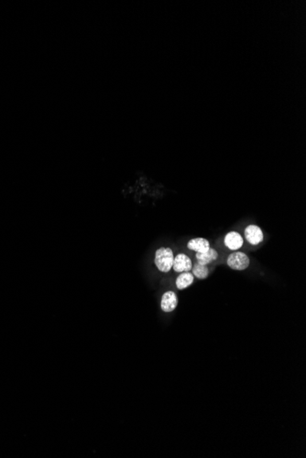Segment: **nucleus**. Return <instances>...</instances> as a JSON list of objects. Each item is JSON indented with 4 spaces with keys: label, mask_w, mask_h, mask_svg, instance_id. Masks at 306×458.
<instances>
[{
    "label": "nucleus",
    "mask_w": 306,
    "mask_h": 458,
    "mask_svg": "<svg viewBox=\"0 0 306 458\" xmlns=\"http://www.w3.org/2000/svg\"><path fill=\"white\" fill-rule=\"evenodd\" d=\"M226 264L233 270L243 271L246 270L250 264V260L246 253L242 252H234L226 260Z\"/></svg>",
    "instance_id": "nucleus-2"
},
{
    "label": "nucleus",
    "mask_w": 306,
    "mask_h": 458,
    "mask_svg": "<svg viewBox=\"0 0 306 458\" xmlns=\"http://www.w3.org/2000/svg\"><path fill=\"white\" fill-rule=\"evenodd\" d=\"M187 248L191 251H195L197 253L207 252L210 249L209 241L204 238H195L188 241Z\"/></svg>",
    "instance_id": "nucleus-7"
},
{
    "label": "nucleus",
    "mask_w": 306,
    "mask_h": 458,
    "mask_svg": "<svg viewBox=\"0 0 306 458\" xmlns=\"http://www.w3.org/2000/svg\"><path fill=\"white\" fill-rule=\"evenodd\" d=\"M178 305V297L174 291H167L162 295L161 308L165 313L173 312Z\"/></svg>",
    "instance_id": "nucleus-3"
},
{
    "label": "nucleus",
    "mask_w": 306,
    "mask_h": 458,
    "mask_svg": "<svg viewBox=\"0 0 306 458\" xmlns=\"http://www.w3.org/2000/svg\"><path fill=\"white\" fill-rule=\"evenodd\" d=\"M192 270H193V275L200 280H204L207 278L209 275V270L206 265L196 264L192 267Z\"/></svg>",
    "instance_id": "nucleus-10"
},
{
    "label": "nucleus",
    "mask_w": 306,
    "mask_h": 458,
    "mask_svg": "<svg viewBox=\"0 0 306 458\" xmlns=\"http://www.w3.org/2000/svg\"><path fill=\"white\" fill-rule=\"evenodd\" d=\"M245 237L251 245H258L264 239L262 230L257 225H248L245 229Z\"/></svg>",
    "instance_id": "nucleus-5"
},
{
    "label": "nucleus",
    "mask_w": 306,
    "mask_h": 458,
    "mask_svg": "<svg viewBox=\"0 0 306 458\" xmlns=\"http://www.w3.org/2000/svg\"><path fill=\"white\" fill-rule=\"evenodd\" d=\"M195 276L190 272H185V273H181V275L176 278L175 285L176 287L179 290H184L187 287H190L191 285L194 283Z\"/></svg>",
    "instance_id": "nucleus-9"
},
{
    "label": "nucleus",
    "mask_w": 306,
    "mask_h": 458,
    "mask_svg": "<svg viewBox=\"0 0 306 458\" xmlns=\"http://www.w3.org/2000/svg\"><path fill=\"white\" fill-rule=\"evenodd\" d=\"M174 259V252L172 249L162 247L155 252L154 262L159 271L162 273H169L173 268Z\"/></svg>",
    "instance_id": "nucleus-1"
},
{
    "label": "nucleus",
    "mask_w": 306,
    "mask_h": 458,
    "mask_svg": "<svg viewBox=\"0 0 306 458\" xmlns=\"http://www.w3.org/2000/svg\"><path fill=\"white\" fill-rule=\"evenodd\" d=\"M196 258H197V264L207 265L218 258V253L213 248H210L207 252H203V253H197V252Z\"/></svg>",
    "instance_id": "nucleus-8"
},
{
    "label": "nucleus",
    "mask_w": 306,
    "mask_h": 458,
    "mask_svg": "<svg viewBox=\"0 0 306 458\" xmlns=\"http://www.w3.org/2000/svg\"><path fill=\"white\" fill-rule=\"evenodd\" d=\"M225 246L232 251H237L243 246V238L237 231H230L225 235Z\"/></svg>",
    "instance_id": "nucleus-6"
},
{
    "label": "nucleus",
    "mask_w": 306,
    "mask_h": 458,
    "mask_svg": "<svg viewBox=\"0 0 306 458\" xmlns=\"http://www.w3.org/2000/svg\"><path fill=\"white\" fill-rule=\"evenodd\" d=\"M193 267V263L190 258L188 257L185 253L177 254L174 259L173 269L176 273H185L190 272Z\"/></svg>",
    "instance_id": "nucleus-4"
}]
</instances>
